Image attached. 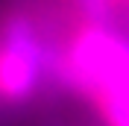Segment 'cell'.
<instances>
[{
	"label": "cell",
	"mask_w": 129,
	"mask_h": 126,
	"mask_svg": "<svg viewBox=\"0 0 129 126\" xmlns=\"http://www.w3.org/2000/svg\"><path fill=\"white\" fill-rule=\"evenodd\" d=\"M47 56L41 50L29 18L12 15L0 38V100L24 103L35 94Z\"/></svg>",
	"instance_id": "obj_2"
},
{
	"label": "cell",
	"mask_w": 129,
	"mask_h": 126,
	"mask_svg": "<svg viewBox=\"0 0 129 126\" xmlns=\"http://www.w3.org/2000/svg\"><path fill=\"white\" fill-rule=\"evenodd\" d=\"M59 73L91 97L109 126H129V41L100 24L82 26L68 44Z\"/></svg>",
	"instance_id": "obj_1"
},
{
	"label": "cell",
	"mask_w": 129,
	"mask_h": 126,
	"mask_svg": "<svg viewBox=\"0 0 129 126\" xmlns=\"http://www.w3.org/2000/svg\"><path fill=\"white\" fill-rule=\"evenodd\" d=\"M76 6H79V12L85 18H88V24H100L103 26L109 18H112V0H73Z\"/></svg>",
	"instance_id": "obj_3"
}]
</instances>
